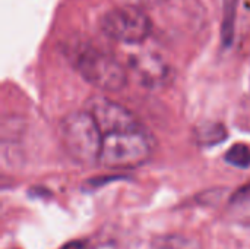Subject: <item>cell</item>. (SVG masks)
<instances>
[{
	"mask_svg": "<svg viewBox=\"0 0 250 249\" xmlns=\"http://www.w3.org/2000/svg\"><path fill=\"white\" fill-rule=\"evenodd\" d=\"M154 154V138L144 126L114 131L103 135L98 164L107 169H133Z\"/></svg>",
	"mask_w": 250,
	"mask_h": 249,
	"instance_id": "1",
	"label": "cell"
},
{
	"mask_svg": "<svg viewBox=\"0 0 250 249\" xmlns=\"http://www.w3.org/2000/svg\"><path fill=\"white\" fill-rule=\"evenodd\" d=\"M59 138L64 151L73 161L85 166L98 164L103 132L86 109L72 112L62 119Z\"/></svg>",
	"mask_w": 250,
	"mask_h": 249,
	"instance_id": "2",
	"label": "cell"
},
{
	"mask_svg": "<svg viewBox=\"0 0 250 249\" xmlns=\"http://www.w3.org/2000/svg\"><path fill=\"white\" fill-rule=\"evenodd\" d=\"M72 63L88 84L101 91L116 92L127 82L126 68L110 53L95 45L81 44L73 48Z\"/></svg>",
	"mask_w": 250,
	"mask_h": 249,
	"instance_id": "3",
	"label": "cell"
},
{
	"mask_svg": "<svg viewBox=\"0 0 250 249\" xmlns=\"http://www.w3.org/2000/svg\"><path fill=\"white\" fill-rule=\"evenodd\" d=\"M101 31L117 43L141 44L149 37L152 22L142 7L130 3L108 10L101 18Z\"/></svg>",
	"mask_w": 250,
	"mask_h": 249,
	"instance_id": "4",
	"label": "cell"
},
{
	"mask_svg": "<svg viewBox=\"0 0 250 249\" xmlns=\"http://www.w3.org/2000/svg\"><path fill=\"white\" fill-rule=\"evenodd\" d=\"M85 109L94 116L103 135L141 126L138 119L127 109L105 97H91L86 101Z\"/></svg>",
	"mask_w": 250,
	"mask_h": 249,
	"instance_id": "5",
	"label": "cell"
},
{
	"mask_svg": "<svg viewBox=\"0 0 250 249\" xmlns=\"http://www.w3.org/2000/svg\"><path fill=\"white\" fill-rule=\"evenodd\" d=\"M133 73L138 76V79L146 85V87H157L163 85L167 79L168 68L161 59H157L152 56H139L132 62Z\"/></svg>",
	"mask_w": 250,
	"mask_h": 249,
	"instance_id": "6",
	"label": "cell"
},
{
	"mask_svg": "<svg viewBox=\"0 0 250 249\" xmlns=\"http://www.w3.org/2000/svg\"><path fill=\"white\" fill-rule=\"evenodd\" d=\"M227 138V131L221 123H207L196 129V141L201 145H217Z\"/></svg>",
	"mask_w": 250,
	"mask_h": 249,
	"instance_id": "7",
	"label": "cell"
},
{
	"mask_svg": "<svg viewBox=\"0 0 250 249\" xmlns=\"http://www.w3.org/2000/svg\"><path fill=\"white\" fill-rule=\"evenodd\" d=\"M226 161L239 169L250 167V147L246 144H236L226 153Z\"/></svg>",
	"mask_w": 250,
	"mask_h": 249,
	"instance_id": "8",
	"label": "cell"
},
{
	"mask_svg": "<svg viewBox=\"0 0 250 249\" xmlns=\"http://www.w3.org/2000/svg\"><path fill=\"white\" fill-rule=\"evenodd\" d=\"M154 247L155 249H196L192 241L179 235L163 236L160 241H155Z\"/></svg>",
	"mask_w": 250,
	"mask_h": 249,
	"instance_id": "9",
	"label": "cell"
},
{
	"mask_svg": "<svg viewBox=\"0 0 250 249\" xmlns=\"http://www.w3.org/2000/svg\"><path fill=\"white\" fill-rule=\"evenodd\" d=\"M226 19H224V35L227 34V29L231 31V25L234 22L236 16V0H226Z\"/></svg>",
	"mask_w": 250,
	"mask_h": 249,
	"instance_id": "10",
	"label": "cell"
},
{
	"mask_svg": "<svg viewBox=\"0 0 250 249\" xmlns=\"http://www.w3.org/2000/svg\"><path fill=\"white\" fill-rule=\"evenodd\" d=\"M132 4H136L139 7H154L158 4H163L167 0H130Z\"/></svg>",
	"mask_w": 250,
	"mask_h": 249,
	"instance_id": "11",
	"label": "cell"
},
{
	"mask_svg": "<svg viewBox=\"0 0 250 249\" xmlns=\"http://www.w3.org/2000/svg\"><path fill=\"white\" fill-rule=\"evenodd\" d=\"M242 198H250V183L249 185H246V186H243V188L237 192L236 200H242Z\"/></svg>",
	"mask_w": 250,
	"mask_h": 249,
	"instance_id": "12",
	"label": "cell"
},
{
	"mask_svg": "<svg viewBox=\"0 0 250 249\" xmlns=\"http://www.w3.org/2000/svg\"><path fill=\"white\" fill-rule=\"evenodd\" d=\"M89 249H116V247H114L113 244L107 242V244H100V245H97V247H94V248H89Z\"/></svg>",
	"mask_w": 250,
	"mask_h": 249,
	"instance_id": "13",
	"label": "cell"
}]
</instances>
